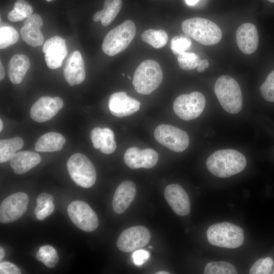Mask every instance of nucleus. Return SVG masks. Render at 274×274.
Segmentation results:
<instances>
[{"label":"nucleus","instance_id":"nucleus-26","mask_svg":"<svg viewBox=\"0 0 274 274\" xmlns=\"http://www.w3.org/2000/svg\"><path fill=\"white\" fill-rule=\"evenodd\" d=\"M24 145L22 139L19 136L0 141V162L10 160L16 152L22 149Z\"/></svg>","mask_w":274,"mask_h":274},{"label":"nucleus","instance_id":"nucleus-35","mask_svg":"<svg viewBox=\"0 0 274 274\" xmlns=\"http://www.w3.org/2000/svg\"><path fill=\"white\" fill-rule=\"evenodd\" d=\"M260 91L266 100L274 102V70L269 74L264 82L261 85Z\"/></svg>","mask_w":274,"mask_h":274},{"label":"nucleus","instance_id":"nucleus-20","mask_svg":"<svg viewBox=\"0 0 274 274\" xmlns=\"http://www.w3.org/2000/svg\"><path fill=\"white\" fill-rule=\"evenodd\" d=\"M43 25V20L38 14H33L24 21L20 33L22 40L31 47L41 46L44 37L41 28Z\"/></svg>","mask_w":274,"mask_h":274},{"label":"nucleus","instance_id":"nucleus-40","mask_svg":"<svg viewBox=\"0 0 274 274\" xmlns=\"http://www.w3.org/2000/svg\"><path fill=\"white\" fill-rule=\"evenodd\" d=\"M102 128L95 127L90 132V139L95 149H99Z\"/></svg>","mask_w":274,"mask_h":274},{"label":"nucleus","instance_id":"nucleus-23","mask_svg":"<svg viewBox=\"0 0 274 274\" xmlns=\"http://www.w3.org/2000/svg\"><path fill=\"white\" fill-rule=\"evenodd\" d=\"M30 66L29 58L24 54H15L9 60L8 73L14 84L20 83Z\"/></svg>","mask_w":274,"mask_h":274},{"label":"nucleus","instance_id":"nucleus-10","mask_svg":"<svg viewBox=\"0 0 274 274\" xmlns=\"http://www.w3.org/2000/svg\"><path fill=\"white\" fill-rule=\"evenodd\" d=\"M67 211L72 222L81 230L91 232L98 227V219L96 214L85 202L74 201L68 206Z\"/></svg>","mask_w":274,"mask_h":274},{"label":"nucleus","instance_id":"nucleus-7","mask_svg":"<svg viewBox=\"0 0 274 274\" xmlns=\"http://www.w3.org/2000/svg\"><path fill=\"white\" fill-rule=\"evenodd\" d=\"M67 168L72 180L78 186L88 188L96 179V173L91 161L81 153H75L67 160Z\"/></svg>","mask_w":274,"mask_h":274},{"label":"nucleus","instance_id":"nucleus-39","mask_svg":"<svg viewBox=\"0 0 274 274\" xmlns=\"http://www.w3.org/2000/svg\"><path fill=\"white\" fill-rule=\"evenodd\" d=\"M19 268L15 264L8 261L1 262V274H20Z\"/></svg>","mask_w":274,"mask_h":274},{"label":"nucleus","instance_id":"nucleus-3","mask_svg":"<svg viewBox=\"0 0 274 274\" xmlns=\"http://www.w3.org/2000/svg\"><path fill=\"white\" fill-rule=\"evenodd\" d=\"M214 91L221 107L227 112L235 114L243 107V96L238 83L233 78L222 75L218 78Z\"/></svg>","mask_w":274,"mask_h":274},{"label":"nucleus","instance_id":"nucleus-11","mask_svg":"<svg viewBox=\"0 0 274 274\" xmlns=\"http://www.w3.org/2000/svg\"><path fill=\"white\" fill-rule=\"evenodd\" d=\"M151 239L149 230L138 225L126 229L119 236L117 246L122 252L128 253L146 246Z\"/></svg>","mask_w":274,"mask_h":274},{"label":"nucleus","instance_id":"nucleus-4","mask_svg":"<svg viewBox=\"0 0 274 274\" xmlns=\"http://www.w3.org/2000/svg\"><path fill=\"white\" fill-rule=\"evenodd\" d=\"M163 79L160 65L152 59L141 62L136 68L132 79L135 90L142 94H149L156 89Z\"/></svg>","mask_w":274,"mask_h":274},{"label":"nucleus","instance_id":"nucleus-42","mask_svg":"<svg viewBox=\"0 0 274 274\" xmlns=\"http://www.w3.org/2000/svg\"><path fill=\"white\" fill-rule=\"evenodd\" d=\"M209 63L207 59H201L196 67L197 71L199 73H201L203 72L206 68L209 66Z\"/></svg>","mask_w":274,"mask_h":274},{"label":"nucleus","instance_id":"nucleus-21","mask_svg":"<svg viewBox=\"0 0 274 274\" xmlns=\"http://www.w3.org/2000/svg\"><path fill=\"white\" fill-rule=\"evenodd\" d=\"M136 192L135 184L126 180L121 183L117 188L112 200L114 211L118 214L124 213L133 201Z\"/></svg>","mask_w":274,"mask_h":274},{"label":"nucleus","instance_id":"nucleus-46","mask_svg":"<svg viewBox=\"0 0 274 274\" xmlns=\"http://www.w3.org/2000/svg\"><path fill=\"white\" fill-rule=\"evenodd\" d=\"M156 274H168L169 272L164 271H159L156 273Z\"/></svg>","mask_w":274,"mask_h":274},{"label":"nucleus","instance_id":"nucleus-48","mask_svg":"<svg viewBox=\"0 0 274 274\" xmlns=\"http://www.w3.org/2000/svg\"><path fill=\"white\" fill-rule=\"evenodd\" d=\"M267 1H269V2L274 3V0H267Z\"/></svg>","mask_w":274,"mask_h":274},{"label":"nucleus","instance_id":"nucleus-33","mask_svg":"<svg viewBox=\"0 0 274 274\" xmlns=\"http://www.w3.org/2000/svg\"><path fill=\"white\" fill-rule=\"evenodd\" d=\"M177 60L181 68L189 71L196 68L201 59L194 53L185 52L178 55Z\"/></svg>","mask_w":274,"mask_h":274},{"label":"nucleus","instance_id":"nucleus-36","mask_svg":"<svg viewBox=\"0 0 274 274\" xmlns=\"http://www.w3.org/2000/svg\"><path fill=\"white\" fill-rule=\"evenodd\" d=\"M13 9L24 19L32 15V7L24 0H16Z\"/></svg>","mask_w":274,"mask_h":274},{"label":"nucleus","instance_id":"nucleus-14","mask_svg":"<svg viewBox=\"0 0 274 274\" xmlns=\"http://www.w3.org/2000/svg\"><path fill=\"white\" fill-rule=\"evenodd\" d=\"M124 160L126 165L131 169L150 168L157 164L158 154L153 149L141 150L138 147H132L125 151Z\"/></svg>","mask_w":274,"mask_h":274},{"label":"nucleus","instance_id":"nucleus-2","mask_svg":"<svg viewBox=\"0 0 274 274\" xmlns=\"http://www.w3.org/2000/svg\"><path fill=\"white\" fill-rule=\"evenodd\" d=\"M182 29L188 37L206 46L218 43L222 37L220 27L214 22L203 18L194 17L185 20L182 23Z\"/></svg>","mask_w":274,"mask_h":274},{"label":"nucleus","instance_id":"nucleus-49","mask_svg":"<svg viewBox=\"0 0 274 274\" xmlns=\"http://www.w3.org/2000/svg\"><path fill=\"white\" fill-rule=\"evenodd\" d=\"M127 77L129 78V79H131V77L129 76H128Z\"/></svg>","mask_w":274,"mask_h":274},{"label":"nucleus","instance_id":"nucleus-32","mask_svg":"<svg viewBox=\"0 0 274 274\" xmlns=\"http://www.w3.org/2000/svg\"><path fill=\"white\" fill-rule=\"evenodd\" d=\"M191 39L187 35L181 34L174 37L171 41L170 49L176 55L187 52L191 46Z\"/></svg>","mask_w":274,"mask_h":274},{"label":"nucleus","instance_id":"nucleus-47","mask_svg":"<svg viewBox=\"0 0 274 274\" xmlns=\"http://www.w3.org/2000/svg\"><path fill=\"white\" fill-rule=\"evenodd\" d=\"M3 127V124L2 122V120L1 119L0 120V131H2Z\"/></svg>","mask_w":274,"mask_h":274},{"label":"nucleus","instance_id":"nucleus-12","mask_svg":"<svg viewBox=\"0 0 274 274\" xmlns=\"http://www.w3.org/2000/svg\"><path fill=\"white\" fill-rule=\"evenodd\" d=\"M28 201V195L21 192L6 197L0 206L1 222L8 223L19 219L26 211Z\"/></svg>","mask_w":274,"mask_h":274},{"label":"nucleus","instance_id":"nucleus-17","mask_svg":"<svg viewBox=\"0 0 274 274\" xmlns=\"http://www.w3.org/2000/svg\"><path fill=\"white\" fill-rule=\"evenodd\" d=\"M140 101L123 91L112 94L109 100V107L111 114L118 117L132 115L140 109Z\"/></svg>","mask_w":274,"mask_h":274},{"label":"nucleus","instance_id":"nucleus-51","mask_svg":"<svg viewBox=\"0 0 274 274\" xmlns=\"http://www.w3.org/2000/svg\"><path fill=\"white\" fill-rule=\"evenodd\" d=\"M122 76H125V74L124 73L122 74Z\"/></svg>","mask_w":274,"mask_h":274},{"label":"nucleus","instance_id":"nucleus-50","mask_svg":"<svg viewBox=\"0 0 274 274\" xmlns=\"http://www.w3.org/2000/svg\"><path fill=\"white\" fill-rule=\"evenodd\" d=\"M46 1H47V2H50V1H51L52 0H46Z\"/></svg>","mask_w":274,"mask_h":274},{"label":"nucleus","instance_id":"nucleus-22","mask_svg":"<svg viewBox=\"0 0 274 274\" xmlns=\"http://www.w3.org/2000/svg\"><path fill=\"white\" fill-rule=\"evenodd\" d=\"M41 161L40 155L36 152L24 151L16 152L10 160V165L17 175L24 174L35 167Z\"/></svg>","mask_w":274,"mask_h":274},{"label":"nucleus","instance_id":"nucleus-28","mask_svg":"<svg viewBox=\"0 0 274 274\" xmlns=\"http://www.w3.org/2000/svg\"><path fill=\"white\" fill-rule=\"evenodd\" d=\"M36 258L48 268H53L56 266L59 260L56 250L52 246L48 245L42 246L39 248Z\"/></svg>","mask_w":274,"mask_h":274},{"label":"nucleus","instance_id":"nucleus-18","mask_svg":"<svg viewBox=\"0 0 274 274\" xmlns=\"http://www.w3.org/2000/svg\"><path fill=\"white\" fill-rule=\"evenodd\" d=\"M63 76L71 86L80 84L84 81V62L79 51H73L67 57L63 68Z\"/></svg>","mask_w":274,"mask_h":274},{"label":"nucleus","instance_id":"nucleus-27","mask_svg":"<svg viewBox=\"0 0 274 274\" xmlns=\"http://www.w3.org/2000/svg\"><path fill=\"white\" fill-rule=\"evenodd\" d=\"M141 39L155 48H161L166 45L168 41V35L162 29H150L142 33Z\"/></svg>","mask_w":274,"mask_h":274},{"label":"nucleus","instance_id":"nucleus-30","mask_svg":"<svg viewBox=\"0 0 274 274\" xmlns=\"http://www.w3.org/2000/svg\"><path fill=\"white\" fill-rule=\"evenodd\" d=\"M114 139V133L111 129L108 127L102 128L100 139V151L106 154L113 153L117 147Z\"/></svg>","mask_w":274,"mask_h":274},{"label":"nucleus","instance_id":"nucleus-37","mask_svg":"<svg viewBox=\"0 0 274 274\" xmlns=\"http://www.w3.org/2000/svg\"><path fill=\"white\" fill-rule=\"evenodd\" d=\"M53 200L54 198L51 194L45 192L39 194L37 198V205L35 209V214L45 208L49 202H53Z\"/></svg>","mask_w":274,"mask_h":274},{"label":"nucleus","instance_id":"nucleus-8","mask_svg":"<svg viewBox=\"0 0 274 274\" xmlns=\"http://www.w3.org/2000/svg\"><path fill=\"white\" fill-rule=\"evenodd\" d=\"M205 105L204 95L200 92L194 91L178 96L174 100L173 109L180 118L188 121L198 117L203 111Z\"/></svg>","mask_w":274,"mask_h":274},{"label":"nucleus","instance_id":"nucleus-13","mask_svg":"<svg viewBox=\"0 0 274 274\" xmlns=\"http://www.w3.org/2000/svg\"><path fill=\"white\" fill-rule=\"evenodd\" d=\"M63 106V101L60 97L43 96L31 107L30 116L37 122H44L55 116Z\"/></svg>","mask_w":274,"mask_h":274},{"label":"nucleus","instance_id":"nucleus-16","mask_svg":"<svg viewBox=\"0 0 274 274\" xmlns=\"http://www.w3.org/2000/svg\"><path fill=\"white\" fill-rule=\"evenodd\" d=\"M164 195L166 201L176 214L184 216L189 214V197L181 186L177 184L167 185L165 188Z\"/></svg>","mask_w":274,"mask_h":274},{"label":"nucleus","instance_id":"nucleus-29","mask_svg":"<svg viewBox=\"0 0 274 274\" xmlns=\"http://www.w3.org/2000/svg\"><path fill=\"white\" fill-rule=\"evenodd\" d=\"M204 274H236L235 267L225 261H213L207 263L204 269Z\"/></svg>","mask_w":274,"mask_h":274},{"label":"nucleus","instance_id":"nucleus-1","mask_svg":"<svg viewBox=\"0 0 274 274\" xmlns=\"http://www.w3.org/2000/svg\"><path fill=\"white\" fill-rule=\"evenodd\" d=\"M207 167L214 176L226 178L243 171L247 165L245 156L234 149H222L213 153L206 161Z\"/></svg>","mask_w":274,"mask_h":274},{"label":"nucleus","instance_id":"nucleus-45","mask_svg":"<svg viewBox=\"0 0 274 274\" xmlns=\"http://www.w3.org/2000/svg\"><path fill=\"white\" fill-rule=\"evenodd\" d=\"M5 256V251L2 247L0 248V260H2Z\"/></svg>","mask_w":274,"mask_h":274},{"label":"nucleus","instance_id":"nucleus-6","mask_svg":"<svg viewBox=\"0 0 274 274\" xmlns=\"http://www.w3.org/2000/svg\"><path fill=\"white\" fill-rule=\"evenodd\" d=\"M136 34L134 22L127 20L111 29L106 35L102 44L103 52L109 56H114L125 50Z\"/></svg>","mask_w":274,"mask_h":274},{"label":"nucleus","instance_id":"nucleus-19","mask_svg":"<svg viewBox=\"0 0 274 274\" xmlns=\"http://www.w3.org/2000/svg\"><path fill=\"white\" fill-rule=\"evenodd\" d=\"M236 41L243 53L246 54L254 53L259 44L258 32L255 25L251 23L241 25L236 31Z\"/></svg>","mask_w":274,"mask_h":274},{"label":"nucleus","instance_id":"nucleus-9","mask_svg":"<svg viewBox=\"0 0 274 274\" xmlns=\"http://www.w3.org/2000/svg\"><path fill=\"white\" fill-rule=\"evenodd\" d=\"M154 135L158 143L174 152H183L189 145L187 132L171 125H159L155 129Z\"/></svg>","mask_w":274,"mask_h":274},{"label":"nucleus","instance_id":"nucleus-24","mask_svg":"<svg viewBox=\"0 0 274 274\" xmlns=\"http://www.w3.org/2000/svg\"><path fill=\"white\" fill-rule=\"evenodd\" d=\"M66 140L61 134L49 132L39 138L35 144V150L38 152H55L62 149Z\"/></svg>","mask_w":274,"mask_h":274},{"label":"nucleus","instance_id":"nucleus-15","mask_svg":"<svg viewBox=\"0 0 274 274\" xmlns=\"http://www.w3.org/2000/svg\"><path fill=\"white\" fill-rule=\"evenodd\" d=\"M43 52L49 68L56 69L60 67L67 54L65 41L59 36L53 37L45 42Z\"/></svg>","mask_w":274,"mask_h":274},{"label":"nucleus","instance_id":"nucleus-38","mask_svg":"<svg viewBox=\"0 0 274 274\" xmlns=\"http://www.w3.org/2000/svg\"><path fill=\"white\" fill-rule=\"evenodd\" d=\"M132 257L134 264L140 266L149 259L150 253L144 250H139L133 253Z\"/></svg>","mask_w":274,"mask_h":274},{"label":"nucleus","instance_id":"nucleus-34","mask_svg":"<svg viewBox=\"0 0 274 274\" xmlns=\"http://www.w3.org/2000/svg\"><path fill=\"white\" fill-rule=\"evenodd\" d=\"M272 259L270 257L260 258L251 266L249 270L250 274H268L271 271L273 265Z\"/></svg>","mask_w":274,"mask_h":274},{"label":"nucleus","instance_id":"nucleus-31","mask_svg":"<svg viewBox=\"0 0 274 274\" xmlns=\"http://www.w3.org/2000/svg\"><path fill=\"white\" fill-rule=\"evenodd\" d=\"M19 39L17 31L13 27L6 26L0 28V48L5 49L15 44Z\"/></svg>","mask_w":274,"mask_h":274},{"label":"nucleus","instance_id":"nucleus-41","mask_svg":"<svg viewBox=\"0 0 274 274\" xmlns=\"http://www.w3.org/2000/svg\"><path fill=\"white\" fill-rule=\"evenodd\" d=\"M54 205L53 202H50L35 215L38 220H42L49 216L54 211Z\"/></svg>","mask_w":274,"mask_h":274},{"label":"nucleus","instance_id":"nucleus-25","mask_svg":"<svg viewBox=\"0 0 274 274\" xmlns=\"http://www.w3.org/2000/svg\"><path fill=\"white\" fill-rule=\"evenodd\" d=\"M122 5L121 0H105L104 9L92 16L94 22L101 21L102 25H109L119 12Z\"/></svg>","mask_w":274,"mask_h":274},{"label":"nucleus","instance_id":"nucleus-5","mask_svg":"<svg viewBox=\"0 0 274 274\" xmlns=\"http://www.w3.org/2000/svg\"><path fill=\"white\" fill-rule=\"evenodd\" d=\"M207 236L211 245L225 248L234 249L240 247L244 241L243 229L229 222L211 225L207 230Z\"/></svg>","mask_w":274,"mask_h":274},{"label":"nucleus","instance_id":"nucleus-44","mask_svg":"<svg viewBox=\"0 0 274 274\" xmlns=\"http://www.w3.org/2000/svg\"><path fill=\"white\" fill-rule=\"evenodd\" d=\"M199 0H185L186 3L189 6H193L197 3Z\"/></svg>","mask_w":274,"mask_h":274},{"label":"nucleus","instance_id":"nucleus-43","mask_svg":"<svg viewBox=\"0 0 274 274\" xmlns=\"http://www.w3.org/2000/svg\"><path fill=\"white\" fill-rule=\"evenodd\" d=\"M5 70L3 66L2 61L0 62V80H3L5 76Z\"/></svg>","mask_w":274,"mask_h":274}]
</instances>
